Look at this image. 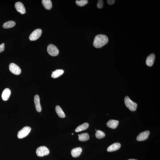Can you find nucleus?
Listing matches in <instances>:
<instances>
[{
  "instance_id": "nucleus-1",
  "label": "nucleus",
  "mask_w": 160,
  "mask_h": 160,
  "mask_svg": "<svg viewBox=\"0 0 160 160\" xmlns=\"http://www.w3.org/2000/svg\"><path fill=\"white\" fill-rule=\"evenodd\" d=\"M108 42V38L106 35H98L95 37L93 45L96 48H100L107 44Z\"/></svg>"
},
{
  "instance_id": "nucleus-2",
  "label": "nucleus",
  "mask_w": 160,
  "mask_h": 160,
  "mask_svg": "<svg viewBox=\"0 0 160 160\" xmlns=\"http://www.w3.org/2000/svg\"><path fill=\"white\" fill-rule=\"evenodd\" d=\"M124 101L126 106L130 111H135L136 110L137 107V104L131 101L128 96L125 97Z\"/></svg>"
},
{
  "instance_id": "nucleus-3",
  "label": "nucleus",
  "mask_w": 160,
  "mask_h": 160,
  "mask_svg": "<svg viewBox=\"0 0 160 160\" xmlns=\"http://www.w3.org/2000/svg\"><path fill=\"white\" fill-rule=\"evenodd\" d=\"M31 128L30 127L26 126L23 127L22 129L18 131L17 137L20 139H22L27 137L30 132Z\"/></svg>"
},
{
  "instance_id": "nucleus-4",
  "label": "nucleus",
  "mask_w": 160,
  "mask_h": 160,
  "mask_svg": "<svg viewBox=\"0 0 160 160\" xmlns=\"http://www.w3.org/2000/svg\"><path fill=\"white\" fill-rule=\"evenodd\" d=\"M36 153L37 156L42 157L49 155L50 151L46 147L41 146L38 148L37 149Z\"/></svg>"
},
{
  "instance_id": "nucleus-5",
  "label": "nucleus",
  "mask_w": 160,
  "mask_h": 160,
  "mask_svg": "<svg viewBox=\"0 0 160 160\" xmlns=\"http://www.w3.org/2000/svg\"><path fill=\"white\" fill-rule=\"evenodd\" d=\"M47 51L49 54L52 56H56L59 53V50L57 47L52 44H50L48 46Z\"/></svg>"
},
{
  "instance_id": "nucleus-6",
  "label": "nucleus",
  "mask_w": 160,
  "mask_h": 160,
  "mask_svg": "<svg viewBox=\"0 0 160 160\" xmlns=\"http://www.w3.org/2000/svg\"><path fill=\"white\" fill-rule=\"evenodd\" d=\"M9 71L16 75H20L21 73V70L19 66L15 64L11 63L9 66Z\"/></svg>"
},
{
  "instance_id": "nucleus-7",
  "label": "nucleus",
  "mask_w": 160,
  "mask_h": 160,
  "mask_svg": "<svg viewBox=\"0 0 160 160\" xmlns=\"http://www.w3.org/2000/svg\"><path fill=\"white\" fill-rule=\"evenodd\" d=\"M42 34V30L41 29H37L33 31L30 35L29 39L31 41H34L38 39Z\"/></svg>"
},
{
  "instance_id": "nucleus-8",
  "label": "nucleus",
  "mask_w": 160,
  "mask_h": 160,
  "mask_svg": "<svg viewBox=\"0 0 160 160\" xmlns=\"http://www.w3.org/2000/svg\"><path fill=\"white\" fill-rule=\"evenodd\" d=\"M149 131L147 130L141 133L137 137V139L138 141H142L146 140L148 138L150 134Z\"/></svg>"
},
{
  "instance_id": "nucleus-9",
  "label": "nucleus",
  "mask_w": 160,
  "mask_h": 160,
  "mask_svg": "<svg viewBox=\"0 0 160 160\" xmlns=\"http://www.w3.org/2000/svg\"><path fill=\"white\" fill-rule=\"evenodd\" d=\"M15 8L18 12L23 14L26 13V10L24 6L22 3L20 2H16L15 5Z\"/></svg>"
},
{
  "instance_id": "nucleus-10",
  "label": "nucleus",
  "mask_w": 160,
  "mask_h": 160,
  "mask_svg": "<svg viewBox=\"0 0 160 160\" xmlns=\"http://www.w3.org/2000/svg\"><path fill=\"white\" fill-rule=\"evenodd\" d=\"M34 101L36 109L38 112H40L42 110V107L40 103V98L39 95H36L34 97Z\"/></svg>"
},
{
  "instance_id": "nucleus-11",
  "label": "nucleus",
  "mask_w": 160,
  "mask_h": 160,
  "mask_svg": "<svg viewBox=\"0 0 160 160\" xmlns=\"http://www.w3.org/2000/svg\"><path fill=\"white\" fill-rule=\"evenodd\" d=\"M155 59V55L154 54H150L147 58L146 60L147 65L149 67H151L154 63Z\"/></svg>"
},
{
  "instance_id": "nucleus-12",
  "label": "nucleus",
  "mask_w": 160,
  "mask_h": 160,
  "mask_svg": "<svg viewBox=\"0 0 160 160\" xmlns=\"http://www.w3.org/2000/svg\"><path fill=\"white\" fill-rule=\"evenodd\" d=\"M121 145L120 143H116L110 146L107 149L108 152H113L117 151L120 148Z\"/></svg>"
},
{
  "instance_id": "nucleus-13",
  "label": "nucleus",
  "mask_w": 160,
  "mask_h": 160,
  "mask_svg": "<svg viewBox=\"0 0 160 160\" xmlns=\"http://www.w3.org/2000/svg\"><path fill=\"white\" fill-rule=\"evenodd\" d=\"M82 152V148L79 147L75 148L71 151V154L74 157H79Z\"/></svg>"
},
{
  "instance_id": "nucleus-14",
  "label": "nucleus",
  "mask_w": 160,
  "mask_h": 160,
  "mask_svg": "<svg viewBox=\"0 0 160 160\" xmlns=\"http://www.w3.org/2000/svg\"><path fill=\"white\" fill-rule=\"evenodd\" d=\"M11 91L8 88H6L2 93V100L4 101L8 100L11 95Z\"/></svg>"
},
{
  "instance_id": "nucleus-15",
  "label": "nucleus",
  "mask_w": 160,
  "mask_h": 160,
  "mask_svg": "<svg viewBox=\"0 0 160 160\" xmlns=\"http://www.w3.org/2000/svg\"><path fill=\"white\" fill-rule=\"evenodd\" d=\"M119 123L118 120H109L107 123V125L108 127L115 129L117 127Z\"/></svg>"
},
{
  "instance_id": "nucleus-16",
  "label": "nucleus",
  "mask_w": 160,
  "mask_h": 160,
  "mask_svg": "<svg viewBox=\"0 0 160 160\" xmlns=\"http://www.w3.org/2000/svg\"><path fill=\"white\" fill-rule=\"evenodd\" d=\"M42 3L45 8L47 10H50L52 8V4L51 0H42Z\"/></svg>"
},
{
  "instance_id": "nucleus-17",
  "label": "nucleus",
  "mask_w": 160,
  "mask_h": 160,
  "mask_svg": "<svg viewBox=\"0 0 160 160\" xmlns=\"http://www.w3.org/2000/svg\"><path fill=\"white\" fill-rule=\"evenodd\" d=\"M64 72V71L62 70H57L54 71H52L51 77L54 78H58L62 75Z\"/></svg>"
},
{
  "instance_id": "nucleus-18",
  "label": "nucleus",
  "mask_w": 160,
  "mask_h": 160,
  "mask_svg": "<svg viewBox=\"0 0 160 160\" xmlns=\"http://www.w3.org/2000/svg\"><path fill=\"white\" fill-rule=\"evenodd\" d=\"M55 109L57 114L61 118H64L65 117V114L60 106L58 105L56 106Z\"/></svg>"
},
{
  "instance_id": "nucleus-19",
  "label": "nucleus",
  "mask_w": 160,
  "mask_h": 160,
  "mask_svg": "<svg viewBox=\"0 0 160 160\" xmlns=\"http://www.w3.org/2000/svg\"><path fill=\"white\" fill-rule=\"evenodd\" d=\"M89 124L88 123H84L82 125L79 126L76 129L75 131L76 132H80V131L87 129L88 127H89Z\"/></svg>"
},
{
  "instance_id": "nucleus-20",
  "label": "nucleus",
  "mask_w": 160,
  "mask_h": 160,
  "mask_svg": "<svg viewBox=\"0 0 160 160\" xmlns=\"http://www.w3.org/2000/svg\"><path fill=\"white\" fill-rule=\"evenodd\" d=\"M89 134L87 133L81 134L79 136L78 139L81 142H85L89 139Z\"/></svg>"
},
{
  "instance_id": "nucleus-21",
  "label": "nucleus",
  "mask_w": 160,
  "mask_h": 160,
  "mask_svg": "<svg viewBox=\"0 0 160 160\" xmlns=\"http://www.w3.org/2000/svg\"><path fill=\"white\" fill-rule=\"evenodd\" d=\"M16 23L13 21H9L4 23L3 27L4 28H12L16 25Z\"/></svg>"
},
{
  "instance_id": "nucleus-22",
  "label": "nucleus",
  "mask_w": 160,
  "mask_h": 160,
  "mask_svg": "<svg viewBox=\"0 0 160 160\" xmlns=\"http://www.w3.org/2000/svg\"><path fill=\"white\" fill-rule=\"evenodd\" d=\"M95 137L98 139H101L105 136V133L100 130H97L95 134Z\"/></svg>"
},
{
  "instance_id": "nucleus-23",
  "label": "nucleus",
  "mask_w": 160,
  "mask_h": 160,
  "mask_svg": "<svg viewBox=\"0 0 160 160\" xmlns=\"http://www.w3.org/2000/svg\"><path fill=\"white\" fill-rule=\"evenodd\" d=\"M88 3L87 0H80V1H76V3L77 5L80 7H83L85 5Z\"/></svg>"
},
{
  "instance_id": "nucleus-24",
  "label": "nucleus",
  "mask_w": 160,
  "mask_h": 160,
  "mask_svg": "<svg viewBox=\"0 0 160 160\" xmlns=\"http://www.w3.org/2000/svg\"><path fill=\"white\" fill-rule=\"evenodd\" d=\"M97 8L99 9H101L104 6L103 1L102 0H99L97 4Z\"/></svg>"
},
{
  "instance_id": "nucleus-25",
  "label": "nucleus",
  "mask_w": 160,
  "mask_h": 160,
  "mask_svg": "<svg viewBox=\"0 0 160 160\" xmlns=\"http://www.w3.org/2000/svg\"><path fill=\"white\" fill-rule=\"evenodd\" d=\"M4 50V44L2 43L0 45V53L3 52Z\"/></svg>"
},
{
  "instance_id": "nucleus-26",
  "label": "nucleus",
  "mask_w": 160,
  "mask_h": 160,
  "mask_svg": "<svg viewBox=\"0 0 160 160\" xmlns=\"http://www.w3.org/2000/svg\"><path fill=\"white\" fill-rule=\"evenodd\" d=\"M107 1V3L109 5L113 4L115 2V1H114V0H108V1Z\"/></svg>"
},
{
  "instance_id": "nucleus-27",
  "label": "nucleus",
  "mask_w": 160,
  "mask_h": 160,
  "mask_svg": "<svg viewBox=\"0 0 160 160\" xmlns=\"http://www.w3.org/2000/svg\"><path fill=\"white\" fill-rule=\"evenodd\" d=\"M128 160H137L134 159H128Z\"/></svg>"
},
{
  "instance_id": "nucleus-28",
  "label": "nucleus",
  "mask_w": 160,
  "mask_h": 160,
  "mask_svg": "<svg viewBox=\"0 0 160 160\" xmlns=\"http://www.w3.org/2000/svg\"><path fill=\"white\" fill-rule=\"evenodd\" d=\"M80 135H78V136H79Z\"/></svg>"
},
{
  "instance_id": "nucleus-29",
  "label": "nucleus",
  "mask_w": 160,
  "mask_h": 160,
  "mask_svg": "<svg viewBox=\"0 0 160 160\" xmlns=\"http://www.w3.org/2000/svg\"><path fill=\"white\" fill-rule=\"evenodd\" d=\"M72 135H73V134H73V133H72Z\"/></svg>"
}]
</instances>
